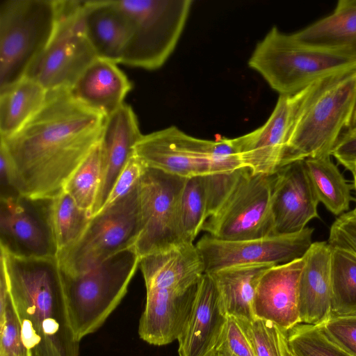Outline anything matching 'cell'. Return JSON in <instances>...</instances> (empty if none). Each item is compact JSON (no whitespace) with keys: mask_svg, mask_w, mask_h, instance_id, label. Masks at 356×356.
I'll return each instance as SVG.
<instances>
[{"mask_svg":"<svg viewBox=\"0 0 356 356\" xmlns=\"http://www.w3.org/2000/svg\"><path fill=\"white\" fill-rule=\"evenodd\" d=\"M138 185L92 216L80 239L57 254L63 273H83L110 256L134 246L140 225Z\"/></svg>","mask_w":356,"mask_h":356,"instance_id":"cell-11","label":"cell"},{"mask_svg":"<svg viewBox=\"0 0 356 356\" xmlns=\"http://www.w3.org/2000/svg\"><path fill=\"white\" fill-rule=\"evenodd\" d=\"M314 229L244 241H229L204 236L195 245L205 273L246 264L278 265L302 257L312 244Z\"/></svg>","mask_w":356,"mask_h":356,"instance_id":"cell-14","label":"cell"},{"mask_svg":"<svg viewBox=\"0 0 356 356\" xmlns=\"http://www.w3.org/2000/svg\"><path fill=\"white\" fill-rule=\"evenodd\" d=\"M83 21L86 37L97 58L121 63L131 28L115 1H85Z\"/></svg>","mask_w":356,"mask_h":356,"instance_id":"cell-24","label":"cell"},{"mask_svg":"<svg viewBox=\"0 0 356 356\" xmlns=\"http://www.w3.org/2000/svg\"><path fill=\"white\" fill-rule=\"evenodd\" d=\"M304 262L303 256L264 272L253 302L255 318L270 321L287 332L301 323L298 284Z\"/></svg>","mask_w":356,"mask_h":356,"instance_id":"cell-19","label":"cell"},{"mask_svg":"<svg viewBox=\"0 0 356 356\" xmlns=\"http://www.w3.org/2000/svg\"><path fill=\"white\" fill-rule=\"evenodd\" d=\"M288 342L296 356H354L333 341L321 325H296L288 331Z\"/></svg>","mask_w":356,"mask_h":356,"instance_id":"cell-33","label":"cell"},{"mask_svg":"<svg viewBox=\"0 0 356 356\" xmlns=\"http://www.w3.org/2000/svg\"><path fill=\"white\" fill-rule=\"evenodd\" d=\"M135 155L147 167L184 179L245 168L233 138L200 139L172 126L143 135Z\"/></svg>","mask_w":356,"mask_h":356,"instance_id":"cell-7","label":"cell"},{"mask_svg":"<svg viewBox=\"0 0 356 356\" xmlns=\"http://www.w3.org/2000/svg\"><path fill=\"white\" fill-rule=\"evenodd\" d=\"M146 289L187 290L205 273L204 262L195 245L181 243L140 259Z\"/></svg>","mask_w":356,"mask_h":356,"instance_id":"cell-21","label":"cell"},{"mask_svg":"<svg viewBox=\"0 0 356 356\" xmlns=\"http://www.w3.org/2000/svg\"><path fill=\"white\" fill-rule=\"evenodd\" d=\"M212 175L186 179L180 198L179 220L184 242L193 243L213 211Z\"/></svg>","mask_w":356,"mask_h":356,"instance_id":"cell-28","label":"cell"},{"mask_svg":"<svg viewBox=\"0 0 356 356\" xmlns=\"http://www.w3.org/2000/svg\"><path fill=\"white\" fill-rule=\"evenodd\" d=\"M332 245L312 243L305 254L299 279L298 303L301 323L318 325L331 315L330 261Z\"/></svg>","mask_w":356,"mask_h":356,"instance_id":"cell-22","label":"cell"},{"mask_svg":"<svg viewBox=\"0 0 356 356\" xmlns=\"http://www.w3.org/2000/svg\"><path fill=\"white\" fill-rule=\"evenodd\" d=\"M310 46L356 54V0H340L334 11L294 33Z\"/></svg>","mask_w":356,"mask_h":356,"instance_id":"cell-26","label":"cell"},{"mask_svg":"<svg viewBox=\"0 0 356 356\" xmlns=\"http://www.w3.org/2000/svg\"><path fill=\"white\" fill-rule=\"evenodd\" d=\"M272 265L246 264L226 267L208 274L219 294L227 315L237 319L255 318L253 302L259 281Z\"/></svg>","mask_w":356,"mask_h":356,"instance_id":"cell-25","label":"cell"},{"mask_svg":"<svg viewBox=\"0 0 356 356\" xmlns=\"http://www.w3.org/2000/svg\"><path fill=\"white\" fill-rule=\"evenodd\" d=\"M320 325L333 341L356 356V314L330 316Z\"/></svg>","mask_w":356,"mask_h":356,"instance_id":"cell-37","label":"cell"},{"mask_svg":"<svg viewBox=\"0 0 356 356\" xmlns=\"http://www.w3.org/2000/svg\"><path fill=\"white\" fill-rule=\"evenodd\" d=\"M355 126H356V108H355V113H354V115H353V120H352V123H351L350 127L348 130H350V129L354 128Z\"/></svg>","mask_w":356,"mask_h":356,"instance_id":"cell-41","label":"cell"},{"mask_svg":"<svg viewBox=\"0 0 356 356\" xmlns=\"http://www.w3.org/2000/svg\"><path fill=\"white\" fill-rule=\"evenodd\" d=\"M24 343L31 356H79L57 257H22L1 249Z\"/></svg>","mask_w":356,"mask_h":356,"instance_id":"cell-2","label":"cell"},{"mask_svg":"<svg viewBox=\"0 0 356 356\" xmlns=\"http://www.w3.org/2000/svg\"><path fill=\"white\" fill-rule=\"evenodd\" d=\"M52 202L21 195L1 197V249L22 257H57Z\"/></svg>","mask_w":356,"mask_h":356,"instance_id":"cell-13","label":"cell"},{"mask_svg":"<svg viewBox=\"0 0 356 356\" xmlns=\"http://www.w3.org/2000/svg\"><path fill=\"white\" fill-rule=\"evenodd\" d=\"M217 353L222 356H256L245 332L234 316L227 315L225 329Z\"/></svg>","mask_w":356,"mask_h":356,"instance_id":"cell-36","label":"cell"},{"mask_svg":"<svg viewBox=\"0 0 356 356\" xmlns=\"http://www.w3.org/2000/svg\"><path fill=\"white\" fill-rule=\"evenodd\" d=\"M238 321L256 356H291L287 331L270 321L259 318L252 321Z\"/></svg>","mask_w":356,"mask_h":356,"instance_id":"cell-34","label":"cell"},{"mask_svg":"<svg viewBox=\"0 0 356 356\" xmlns=\"http://www.w3.org/2000/svg\"><path fill=\"white\" fill-rule=\"evenodd\" d=\"M298 102V93L280 95L267 120L254 131L233 138L243 167L254 174L274 175L283 165L290 129Z\"/></svg>","mask_w":356,"mask_h":356,"instance_id":"cell-15","label":"cell"},{"mask_svg":"<svg viewBox=\"0 0 356 356\" xmlns=\"http://www.w3.org/2000/svg\"><path fill=\"white\" fill-rule=\"evenodd\" d=\"M131 34L121 63L154 70L175 50L191 8L190 0H114Z\"/></svg>","mask_w":356,"mask_h":356,"instance_id":"cell-9","label":"cell"},{"mask_svg":"<svg viewBox=\"0 0 356 356\" xmlns=\"http://www.w3.org/2000/svg\"><path fill=\"white\" fill-rule=\"evenodd\" d=\"M145 167L134 154L120 174L101 211L113 204L134 188L139 183Z\"/></svg>","mask_w":356,"mask_h":356,"instance_id":"cell-38","label":"cell"},{"mask_svg":"<svg viewBox=\"0 0 356 356\" xmlns=\"http://www.w3.org/2000/svg\"><path fill=\"white\" fill-rule=\"evenodd\" d=\"M186 179L145 167L138 185L140 258L186 243L181 235L179 203Z\"/></svg>","mask_w":356,"mask_h":356,"instance_id":"cell-12","label":"cell"},{"mask_svg":"<svg viewBox=\"0 0 356 356\" xmlns=\"http://www.w3.org/2000/svg\"><path fill=\"white\" fill-rule=\"evenodd\" d=\"M0 353L31 356L24 343L20 324L10 296L5 311L0 315Z\"/></svg>","mask_w":356,"mask_h":356,"instance_id":"cell-35","label":"cell"},{"mask_svg":"<svg viewBox=\"0 0 356 356\" xmlns=\"http://www.w3.org/2000/svg\"><path fill=\"white\" fill-rule=\"evenodd\" d=\"M355 108L356 71L318 81L298 92L282 167L330 156L350 127Z\"/></svg>","mask_w":356,"mask_h":356,"instance_id":"cell-3","label":"cell"},{"mask_svg":"<svg viewBox=\"0 0 356 356\" xmlns=\"http://www.w3.org/2000/svg\"><path fill=\"white\" fill-rule=\"evenodd\" d=\"M136 115L132 108L123 104L106 117L100 140L101 174L92 217L103 209L120 174L135 154L141 138Z\"/></svg>","mask_w":356,"mask_h":356,"instance_id":"cell-17","label":"cell"},{"mask_svg":"<svg viewBox=\"0 0 356 356\" xmlns=\"http://www.w3.org/2000/svg\"><path fill=\"white\" fill-rule=\"evenodd\" d=\"M85 1L57 0L58 18L53 36L25 76L48 92L70 90L97 58L84 29Z\"/></svg>","mask_w":356,"mask_h":356,"instance_id":"cell-10","label":"cell"},{"mask_svg":"<svg viewBox=\"0 0 356 356\" xmlns=\"http://www.w3.org/2000/svg\"><path fill=\"white\" fill-rule=\"evenodd\" d=\"M354 179V188L356 192V167L354 168V170L352 172ZM356 209V207L355 208Z\"/></svg>","mask_w":356,"mask_h":356,"instance_id":"cell-42","label":"cell"},{"mask_svg":"<svg viewBox=\"0 0 356 356\" xmlns=\"http://www.w3.org/2000/svg\"><path fill=\"white\" fill-rule=\"evenodd\" d=\"M331 156L352 172L356 167V132L346 131L343 134Z\"/></svg>","mask_w":356,"mask_h":356,"instance_id":"cell-40","label":"cell"},{"mask_svg":"<svg viewBox=\"0 0 356 356\" xmlns=\"http://www.w3.org/2000/svg\"><path fill=\"white\" fill-rule=\"evenodd\" d=\"M291 356H296V355H294L291 351Z\"/></svg>","mask_w":356,"mask_h":356,"instance_id":"cell-46","label":"cell"},{"mask_svg":"<svg viewBox=\"0 0 356 356\" xmlns=\"http://www.w3.org/2000/svg\"><path fill=\"white\" fill-rule=\"evenodd\" d=\"M331 315L356 314V254L332 245L330 261Z\"/></svg>","mask_w":356,"mask_h":356,"instance_id":"cell-30","label":"cell"},{"mask_svg":"<svg viewBox=\"0 0 356 356\" xmlns=\"http://www.w3.org/2000/svg\"><path fill=\"white\" fill-rule=\"evenodd\" d=\"M91 218L90 214L81 209L65 191L53 199L51 219L58 254L70 248L80 239Z\"/></svg>","mask_w":356,"mask_h":356,"instance_id":"cell-31","label":"cell"},{"mask_svg":"<svg viewBox=\"0 0 356 356\" xmlns=\"http://www.w3.org/2000/svg\"><path fill=\"white\" fill-rule=\"evenodd\" d=\"M319 200L304 160L281 168L272 175L271 209L275 234L298 232L318 218Z\"/></svg>","mask_w":356,"mask_h":356,"instance_id":"cell-16","label":"cell"},{"mask_svg":"<svg viewBox=\"0 0 356 356\" xmlns=\"http://www.w3.org/2000/svg\"><path fill=\"white\" fill-rule=\"evenodd\" d=\"M197 285L185 291L146 289V303L138 325L140 338L159 346L177 340L191 311Z\"/></svg>","mask_w":356,"mask_h":356,"instance_id":"cell-20","label":"cell"},{"mask_svg":"<svg viewBox=\"0 0 356 356\" xmlns=\"http://www.w3.org/2000/svg\"><path fill=\"white\" fill-rule=\"evenodd\" d=\"M100 174L101 149L99 143L71 177L64 189L76 204L91 217Z\"/></svg>","mask_w":356,"mask_h":356,"instance_id":"cell-32","label":"cell"},{"mask_svg":"<svg viewBox=\"0 0 356 356\" xmlns=\"http://www.w3.org/2000/svg\"><path fill=\"white\" fill-rule=\"evenodd\" d=\"M304 161L319 202L336 216L347 211L352 200V187L330 156L308 158Z\"/></svg>","mask_w":356,"mask_h":356,"instance_id":"cell-29","label":"cell"},{"mask_svg":"<svg viewBox=\"0 0 356 356\" xmlns=\"http://www.w3.org/2000/svg\"><path fill=\"white\" fill-rule=\"evenodd\" d=\"M346 131L356 132V126L350 130H347Z\"/></svg>","mask_w":356,"mask_h":356,"instance_id":"cell-43","label":"cell"},{"mask_svg":"<svg viewBox=\"0 0 356 356\" xmlns=\"http://www.w3.org/2000/svg\"><path fill=\"white\" fill-rule=\"evenodd\" d=\"M248 65L280 95L292 96L318 81L356 71V54L310 46L274 26Z\"/></svg>","mask_w":356,"mask_h":356,"instance_id":"cell-4","label":"cell"},{"mask_svg":"<svg viewBox=\"0 0 356 356\" xmlns=\"http://www.w3.org/2000/svg\"><path fill=\"white\" fill-rule=\"evenodd\" d=\"M140 258L134 246L76 275L62 271L69 318L78 341L96 332L119 305Z\"/></svg>","mask_w":356,"mask_h":356,"instance_id":"cell-5","label":"cell"},{"mask_svg":"<svg viewBox=\"0 0 356 356\" xmlns=\"http://www.w3.org/2000/svg\"><path fill=\"white\" fill-rule=\"evenodd\" d=\"M131 88L118 63L97 58L69 92L76 101L106 117L124 104Z\"/></svg>","mask_w":356,"mask_h":356,"instance_id":"cell-23","label":"cell"},{"mask_svg":"<svg viewBox=\"0 0 356 356\" xmlns=\"http://www.w3.org/2000/svg\"><path fill=\"white\" fill-rule=\"evenodd\" d=\"M105 119L76 101L69 90L48 92L43 106L19 131L0 137L15 191L32 199L62 193L99 143Z\"/></svg>","mask_w":356,"mask_h":356,"instance_id":"cell-1","label":"cell"},{"mask_svg":"<svg viewBox=\"0 0 356 356\" xmlns=\"http://www.w3.org/2000/svg\"><path fill=\"white\" fill-rule=\"evenodd\" d=\"M227 320L217 289L204 273L197 283L191 311L177 339L179 356H214Z\"/></svg>","mask_w":356,"mask_h":356,"instance_id":"cell-18","label":"cell"},{"mask_svg":"<svg viewBox=\"0 0 356 356\" xmlns=\"http://www.w3.org/2000/svg\"><path fill=\"white\" fill-rule=\"evenodd\" d=\"M47 94L41 84L26 76L0 91V137L19 131L41 109Z\"/></svg>","mask_w":356,"mask_h":356,"instance_id":"cell-27","label":"cell"},{"mask_svg":"<svg viewBox=\"0 0 356 356\" xmlns=\"http://www.w3.org/2000/svg\"><path fill=\"white\" fill-rule=\"evenodd\" d=\"M57 18V0H0V91L25 77Z\"/></svg>","mask_w":356,"mask_h":356,"instance_id":"cell-8","label":"cell"},{"mask_svg":"<svg viewBox=\"0 0 356 356\" xmlns=\"http://www.w3.org/2000/svg\"><path fill=\"white\" fill-rule=\"evenodd\" d=\"M0 356H14V355H9V354L0 353Z\"/></svg>","mask_w":356,"mask_h":356,"instance_id":"cell-44","label":"cell"},{"mask_svg":"<svg viewBox=\"0 0 356 356\" xmlns=\"http://www.w3.org/2000/svg\"><path fill=\"white\" fill-rule=\"evenodd\" d=\"M214 356H222L221 355H220L219 353H216V355Z\"/></svg>","mask_w":356,"mask_h":356,"instance_id":"cell-45","label":"cell"},{"mask_svg":"<svg viewBox=\"0 0 356 356\" xmlns=\"http://www.w3.org/2000/svg\"><path fill=\"white\" fill-rule=\"evenodd\" d=\"M272 175L254 174L247 168L229 172L202 231L229 241L275 234L271 209Z\"/></svg>","mask_w":356,"mask_h":356,"instance_id":"cell-6","label":"cell"},{"mask_svg":"<svg viewBox=\"0 0 356 356\" xmlns=\"http://www.w3.org/2000/svg\"><path fill=\"white\" fill-rule=\"evenodd\" d=\"M329 244L339 246L356 254V209L343 213L333 222Z\"/></svg>","mask_w":356,"mask_h":356,"instance_id":"cell-39","label":"cell"}]
</instances>
